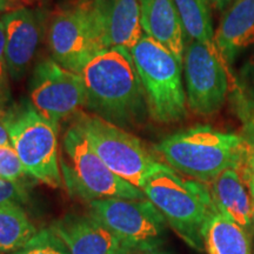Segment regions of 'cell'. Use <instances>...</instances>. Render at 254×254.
Instances as JSON below:
<instances>
[{
	"instance_id": "obj_25",
	"label": "cell",
	"mask_w": 254,
	"mask_h": 254,
	"mask_svg": "<svg viewBox=\"0 0 254 254\" xmlns=\"http://www.w3.org/2000/svg\"><path fill=\"white\" fill-rule=\"evenodd\" d=\"M7 64H6V28L5 23L0 18V82L7 87L8 80Z\"/></svg>"
},
{
	"instance_id": "obj_5",
	"label": "cell",
	"mask_w": 254,
	"mask_h": 254,
	"mask_svg": "<svg viewBox=\"0 0 254 254\" xmlns=\"http://www.w3.org/2000/svg\"><path fill=\"white\" fill-rule=\"evenodd\" d=\"M60 170L71 196L91 202L99 199H146L144 192L114 174L98 157L74 124L66 129L62 142Z\"/></svg>"
},
{
	"instance_id": "obj_14",
	"label": "cell",
	"mask_w": 254,
	"mask_h": 254,
	"mask_svg": "<svg viewBox=\"0 0 254 254\" xmlns=\"http://www.w3.org/2000/svg\"><path fill=\"white\" fill-rule=\"evenodd\" d=\"M214 43L225 65L233 74L231 66L244 51L254 45V0L232 2L215 30Z\"/></svg>"
},
{
	"instance_id": "obj_33",
	"label": "cell",
	"mask_w": 254,
	"mask_h": 254,
	"mask_svg": "<svg viewBox=\"0 0 254 254\" xmlns=\"http://www.w3.org/2000/svg\"><path fill=\"white\" fill-rule=\"evenodd\" d=\"M12 1L17 2V4H20V2H28V1H32V0H12Z\"/></svg>"
},
{
	"instance_id": "obj_13",
	"label": "cell",
	"mask_w": 254,
	"mask_h": 254,
	"mask_svg": "<svg viewBox=\"0 0 254 254\" xmlns=\"http://www.w3.org/2000/svg\"><path fill=\"white\" fill-rule=\"evenodd\" d=\"M69 254H129L112 232L91 215L69 213L50 226Z\"/></svg>"
},
{
	"instance_id": "obj_20",
	"label": "cell",
	"mask_w": 254,
	"mask_h": 254,
	"mask_svg": "<svg viewBox=\"0 0 254 254\" xmlns=\"http://www.w3.org/2000/svg\"><path fill=\"white\" fill-rule=\"evenodd\" d=\"M37 233L20 204L0 205V252H17Z\"/></svg>"
},
{
	"instance_id": "obj_29",
	"label": "cell",
	"mask_w": 254,
	"mask_h": 254,
	"mask_svg": "<svg viewBox=\"0 0 254 254\" xmlns=\"http://www.w3.org/2000/svg\"><path fill=\"white\" fill-rule=\"evenodd\" d=\"M234 0H209L211 6L217 11H226Z\"/></svg>"
},
{
	"instance_id": "obj_2",
	"label": "cell",
	"mask_w": 254,
	"mask_h": 254,
	"mask_svg": "<svg viewBox=\"0 0 254 254\" xmlns=\"http://www.w3.org/2000/svg\"><path fill=\"white\" fill-rule=\"evenodd\" d=\"M155 150L174 171L201 183H211L224 171H241L250 157L245 136L199 125L167 135Z\"/></svg>"
},
{
	"instance_id": "obj_30",
	"label": "cell",
	"mask_w": 254,
	"mask_h": 254,
	"mask_svg": "<svg viewBox=\"0 0 254 254\" xmlns=\"http://www.w3.org/2000/svg\"><path fill=\"white\" fill-rule=\"evenodd\" d=\"M244 132H245V138L246 140L249 141L251 151L254 153V126L251 127H244Z\"/></svg>"
},
{
	"instance_id": "obj_10",
	"label": "cell",
	"mask_w": 254,
	"mask_h": 254,
	"mask_svg": "<svg viewBox=\"0 0 254 254\" xmlns=\"http://www.w3.org/2000/svg\"><path fill=\"white\" fill-rule=\"evenodd\" d=\"M187 105L201 117L213 116L224 106L236 81L221 57L204 44L189 41L183 62Z\"/></svg>"
},
{
	"instance_id": "obj_22",
	"label": "cell",
	"mask_w": 254,
	"mask_h": 254,
	"mask_svg": "<svg viewBox=\"0 0 254 254\" xmlns=\"http://www.w3.org/2000/svg\"><path fill=\"white\" fill-rule=\"evenodd\" d=\"M12 254H69L67 247L51 228L38 231L23 249Z\"/></svg>"
},
{
	"instance_id": "obj_3",
	"label": "cell",
	"mask_w": 254,
	"mask_h": 254,
	"mask_svg": "<svg viewBox=\"0 0 254 254\" xmlns=\"http://www.w3.org/2000/svg\"><path fill=\"white\" fill-rule=\"evenodd\" d=\"M142 192L187 245L204 250L206 225L217 212L205 183L185 179L165 164L148 178Z\"/></svg>"
},
{
	"instance_id": "obj_19",
	"label": "cell",
	"mask_w": 254,
	"mask_h": 254,
	"mask_svg": "<svg viewBox=\"0 0 254 254\" xmlns=\"http://www.w3.org/2000/svg\"><path fill=\"white\" fill-rule=\"evenodd\" d=\"M173 1L182 20L186 39L204 44L209 50L219 55L214 43L215 32L213 30L212 6L209 0H173Z\"/></svg>"
},
{
	"instance_id": "obj_6",
	"label": "cell",
	"mask_w": 254,
	"mask_h": 254,
	"mask_svg": "<svg viewBox=\"0 0 254 254\" xmlns=\"http://www.w3.org/2000/svg\"><path fill=\"white\" fill-rule=\"evenodd\" d=\"M51 58L68 71L79 73L106 51L98 0H78L51 18L47 31Z\"/></svg>"
},
{
	"instance_id": "obj_34",
	"label": "cell",
	"mask_w": 254,
	"mask_h": 254,
	"mask_svg": "<svg viewBox=\"0 0 254 254\" xmlns=\"http://www.w3.org/2000/svg\"><path fill=\"white\" fill-rule=\"evenodd\" d=\"M140 254H166V253H163V252H155V251H153V252H145V253H140Z\"/></svg>"
},
{
	"instance_id": "obj_12",
	"label": "cell",
	"mask_w": 254,
	"mask_h": 254,
	"mask_svg": "<svg viewBox=\"0 0 254 254\" xmlns=\"http://www.w3.org/2000/svg\"><path fill=\"white\" fill-rule=\"evenodd\" d=\"M6 28V64L9 78L19 80L31 68L44 32L40 11L18 7L1 17Z\"/></svg>"
},
{
	"instance_id": "obj_16",
	"label": "cell",
	"mask_w": 254,
	"mask_h": 254,
	"mask_svg": "<svg viewBox=\"0 0 254 254\" xmlns=\"http://www.w3.org/2000/svg\"><path fill=\"white\" fill-rule=\"evenodd\" d=\"M209 185L212 199L219 213L252 232L254 225V200L239 170L224 171Z\"/></svg>"
},
{
	"instance_id": "obj_26",
	"label": "cell",
	"mask_w": 254,
	"mask_h": 254,
	"mask_svg": "<svg viewBox=\"0 0 254 254\" xmlns=\"http://www.w3.org/2000/svg\"><path fill=\"white\" fill-rule=\"evenodd\" d=\"M243 173L244 179H245L247 186H249L251 195L254 200V153L252 151H251L250 157L247 159L245 167L243 168Z\"/></svg>"
},
{
	"instance_id": "obj_7",
	"label": "cell",
	"mask_w": 254,
	"mask_h": 254,
	"mask_svg": "<svg viewBox=\"0 0 254 254\" xmlns=\"http://www.w3.org/2000/svg\"><path fill=\"white\" fill-rule=\"evenodd\" d=\"M73 124L90 142L91 147L114 174L136 189L164 166L146 150L136 136L92 113L79 111Z\"/></svg>"
},
{
	"instance_id": "obj_15",
	"label": "cell",
	"mask_w": 254,
	"mask_h": 254,
	"mask_svg": "<svg viewBox=\"0 0 254 254\" xmlns=\"http://www.w3.org/2000/svg\"><path fill=\"white\" fill-rule=\"evenodd\" d=\"M146 37L160 44L183 64L186 36L173 0H139Z\"/></svg>"
},
{
	"instance_id": "obj_8",
	"label": "cell",
	"mask_w": 254,
	"mask_h": 254,
	"mask_svg": "<svg viewBox=\"0 0 254 254\" xmlns=\"http://www.w3.org/2000/svg\"><path fill=\"white\" fill-rule=\"evenodd\" d=\"M59 125L51 123L33 107L9 113L11 145L23 163L27 176L58 189L63 185L59 157Z\"/></svg>"
},
{
	"instance_id": "obj_32",
	"label": "cell",
	"mask_w": 254,
	"mask_h": 254,
	"mask_svg": "<svg viewBox=\"0 0 254 254\" xmlns=\"http://www.w3.org/2000/svg\"><path fill=\"white\" fill-rule=\"evenodd\" d=\"M252 68H254V51H253L252 55L250 56V58L247 59L245 65L241 67V69H244V71H247V69H252Z\"/></svg>"
},
{
	"instance_id": "obj_17",
	"label": "cell",
	"mask_w": 254,
	"mask_h": 254,
	"mask_svg": "<svg viewBox=\"0 0 254 254\" xmlns=\"http://www.w3.org/2000/svg\"><path fill=\"white\" fill-rule=\"evenodd\" d=\"M106 49L131 50L144 36L139 0H98Z\"/></svg>"
},
{
	"instance_id": "obj_11",
	"label": "cell",
	"mask_w": 254,
	"mask_h": 254,
	"mask_svg": "<svg viewBox=\"0 0 254 254\" xmlns=\"http://www.w3.org/2000/svg\"><path fill=\"white\" fill-rule=\"evenodd\" d=\"M30 99L38 113L59 125L86 106V87L81 74L64 68L52 58H45L33 68Z\"/></svg>"
},
{
	"instance_id": "obj_27",
	"label": "cell",
	"mask_w": 254,
	"mask_h": 254,
	"mask_svg": "<svg viewBox=\"0 0 254 254\" xmlns=\"http://www.w3.org/2000/svg\"><path fill=\"white\" fill-rule=\"evenodd\" d=\"M8 118L9 113L0 114V146L11 145V139L8 134Z\"/></svg>"
},
{
	"instance_id": "obj_21",
	"label": "cell",
	"mask_w": 254,
	"mask_h": 254,
	"mask_svg": "<svg viewBox=\"0 0 254 254\" xmlns=\"http://www.w3.org/2000/svg\"><path fill=\"white\" fill-rule=\"evenodd\" d=\"M230 92L233 109L244 127L254 126V68L240 69Z\"/></svg>"
},
{
	"instance_id": "obj_24",
	"label": "cell",
	"mask_w": 254,
	"mask_h": 254,
	"mask_svg": "<svg viewBox=\"0 0 254 254\" xmlns=\"http://www.w3.org/2000/svg\"><path fill=\"white\" fill-rule=\"evenodd\" d=\"M27 199V190L20 182H7L0 179V205L7 202L20 204Z\"/></svg>"
},
{
	"instance_id": "obj_28",
	"label": "cell",
	"mask_w": 254,
	"mask_h": 254,
	"mask_svg": "<svg viewBox=\"0 0 254 254\" xmlns=\"http://www.w3.org/2000/svg\"><path fill=\"white\" fill-rule=\"evenodd\" d=\"M18 7H20V6H18L17 2L12 1V0H0V13L6 14Z\"/></svg>"
},
{
	"instance_id": "obj_9",
	"label": "cell",
	"mask_w": 254,
	"mask_h": 254,
	"mask_svg": "<svg viewBox=\"0 0 254 254\" xmlns=\"http://www.w3.org/2000/svg\"><path fill=\"white\" fill-rule=\"evenodd\" d=\"M88 215L112 232L129 252H153L165 239L166 219L147 199L93 200L88 202Z\"/></svg>"
},
{
	"instance_id": "obj_1",
	"label": "cell",
	"mask_w": 254,
	"mask_h": 254,
	"mask_svg": "<svg viewBox=\"0 0 254 254\" xmlns=\"http://www.w3.org/2000/svg\"><path fill=\"white\" fill-rule=\"evenodd\" d=\"M86 109L122 128L132 126L147 112L144 91L129 50L113 47L92 59L81 72Z\"/></svg>"
},
{
	"instance_id": "obj_4",
	"label": "cell",
	"mask_w": 254,
	"mask_h": 254,
	"mask_svg": "<svg viewBox=\"0 0 254 254\" xmlns=\"http://www.w3.org/2000/svg\"><path fill=\"white\" fill-rule=\"evenodd\" d=\"M144 91L147 112L159 124H176L187 117L183 64L145 34L129 50Z\"/></svg>"
},
{
	"instance_id": "obj_23",
	"label": "cell",
	"mask_w": 254,
	"mask_h": 254,
	"mask_svg": "<svg viewBox=\"0 0 254 254\" xmlns=\"http://www.w3.org/2000/svg\"><path fill=\"white\" fill-rule=\"evenodd\" d=\"M25 176H27V173L13 146H0V179L20 182Z\"/></svg>"
},
{
	"instance_id": "obj_18",
	"label": "cell",
	"mask_w": 254,
	"mask_h": 254,
	"mask_svg": "<svg viewBox=\"0 0 254 254\" xmlns=\"http://www.w3.org/2000/svg\"><path fill=\"white\" fill-rule=\"evenodd\" d=\"M204 240L208 254H251L249 233L218 211L206 225Z\"/></svg>"
},
{
	"instance_id": "obj_31",
	"label": "cell",
	"mask_w": 254,
	"mask_h": 254,
	"mask_svg": "<svg viewBox=\"0 0 254 254\" xmlns=\"http://www.w3.org/2000/svg\"><path fill=\"white\" fill-rule=\"evenodd\" d=\"M6 94H7V87L0 82V114L6 113L5 110V101H6Z\"/></svg>"
}]
</instances>
